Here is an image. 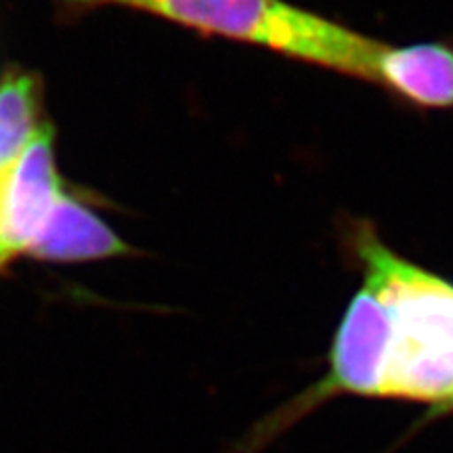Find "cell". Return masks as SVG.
I'll return each mask as SVG.
<instances>
[{
	"instance_id": "obj_1",
	"label": "cell",
	"mask_w": 453,
	"mask_h": 453,
	"mask_svg": "<svg viewBox=\"0 0 453 453\" xmlns=\"http://www.w3.org/2000/svg\"><path fill=\"white\" fill-rule=\"evenodd\" d=\"M350 250L365 288L390 319L378 399L428 405L424 420L447 416L453 403V281L399 257L370 223L350 231Z\"/></svg>"
},
{
	"instance_id": "obj_2",
	"label": "cell",
	"mask_w": 453,
	"mask_h": 453,
	"mask_svg": "<svg viewBox=\"0 0 453 453\" xmlns=\"http://www.w3.org/2000/svg\"><path fill=\"white\" fill-rule=\"evenodd\" d=\"M73 13L97 7L145 11L206 36L254 44L376 84L382 42L286 0H64Z\"/></svg>"
},
{
	"instance_id": "obj_3",
	"label": "cell",
	"mask_w": 453,
	"mask_h": 453,
	"mask_svg": "<svg viewBox=\"0 0 453 453\" xmlns=\"http://www.w3.org/2000/svg\"><path fill=\"white\" fill-rule=\"evenodd\" d=\"M64 189L55 160L53 128L44 124L0 194V273L17 257L30 254Z\"/></svg>"
},
{
	"instance_id": "obj_4",
	"label": "cell",
	"mask_w": 453,
	"mask_h": 453,
	"mask_svg": "<svg viewBox=\"0 0 453 453\" xmlns=\"http://www.w3.org/2000/svg\"><path fill=\"white\" fill-rule=\"evenodd\" d=\"M376 84L405 104L424 110H451L453 47L445 42L405 47L384 44L376 67Z\"/></svg>"
},
{
	"instance_id": "obj_5",
	"label": "cell",
	"mask_w": 453,
	"mask_h": 453,
	"mask_svg": "<svg viewBox=\"0 0 453 453\" xmlns=\"http://www.w3.org/2000/svg\"><path fill=\"white\" fill-rule=\"evenodd\" d=\"M128 254H133V248L87 203L64 189L27 257L50 263H78Z\"/></svg>"
},
{
	"instance_id": "obj_6",
	"label": "cell",
	"mask_w": 453,
	"mask_h": 453,
	"mask_svg": "<svg viewBox=\"0 0 453 453\" xmlns=\"http://www.w3.org/2000/svg\"><path fill=\"white\" fill-rule=\"evenodd\" d=\"M42 118V87L34 73L11 70L0 84V194L26 150L47 122Z\"/></svg>"
},
{
	"instance_id": "obj_7",
	"label": "cell",
	"mask_w": 453,
	"mask_h": 453,
	"mask_svg": "<svg viewBox=\"0 0 453 453\" xmlns=\"http://www.w3.org/2000/svg\"><path fill=\"white\" fill-rule=\"evenodd\" d=\"M449 413H453V403H451V407H449V411H447V416H449Z\"/></svg>"
}]
</instances>
